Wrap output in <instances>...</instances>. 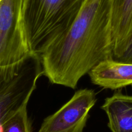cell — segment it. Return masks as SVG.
I'll return each instance as SVG.
<instances>
[{
  "label": "cell",
  "mask_w": 132,
  "mask_h": 132,
  "mask_svg": "<svg viewBox=\"0 0 132 132\" xmlns=\"http://www.w3.org/2000/svg\"><path fill=\"white\" fill-rule=\"evenodd\" d=\"M86 0H22L25 36L40 56L69 30Z\"/></svg>",
  "instance_id": "7a4b0ae2"
},
{
  "label": "cell",
  "mask_w": 132,
  "mask_h": 132,
  "mask_svg": "<svg viewBox=\"0 0 132 132\" xmlns=\"http://www.w3.org/2000/svg\"><path fill=\"white\" fill-rule=\"evenodd\" d=\"M131 36L132 0H111V58L119 53Z\"/></svg>",
  "instance_id": "52a82bcc"
},
{
  "label": "cell",
  "mask_w": 132,
  "mask_h": 132,
  "mask_svg": "<svg viewBox=\"0 0 132 132\" xmlns=\"http://www.w3.org/2000/svg\"><path fill=\"white\" fill-rule=\"evenodd\" d=\"M96 102L93 90H78L58 111L44 119L38 132H83Z\"/></svg>",
  "instance_id": "5b68a950"
},
{
  "label": "cell",
  "mask_w": 132,
  "mask_h": 132,
  "mask_svg": "<svg viewBox=\"0 0 132 132\" xmlns=\"http://www.w3.org/2000/svg\"><path fill=\"white\" fill-rule=\"evenodd\" d=\"M88 74L93 84L118 89L132 84V63L107 60L98 63Z\"/></svg>",
  "instance_id": "8992f818"
},
{
  "label": "cell",
  "mask_w": 132,
  "mask_h": 132,
  "mask_svg": "<svg viewBox=\"0 0 132 132\" xmlns=\"http://www.w3.org/2000/svg\"><path fill=\"white\" fill-rule=\"evenodd\" d=\"M30 53L23 21L22 0H0V75Z\"/></svg>",
  "instance_id": "3957f363"
},
{
  "label": "cell",
  "mask_w": 132,
  "mask_h": 132,
  "mask_svg": "<svg viewBox=\"0 0 132 132\" xmlns=\"http://www.w3.org/2000/svg\"><path fill=\"white\" fill-rule=\"evenodd\" d=\"M102 109L108 118L112 132H132V95L115 93L106 98Z\"/></svg>",
  "instance_id": "ba28073f"
},
{
  "label": "cell",
  "mask_w": 132,
  "mask_h": 132,
  "mask_svg": "<svg viewBox=\"0 0 132 132\" xmlns=\"http://www.w3.org/2000/svg\"><path fill=\"white\" fill-rule=\"evenodd\" d=\"M111 60L122 63H132V36Z\"/></svg>",
  "instance_id": "30bf717a"
},
{
  "label": "cell",
  "mask_w": 132,
  "mask_h": 132,
  "mask_svg": "<svg viewBox=\"0 0 132 132\" xmlns=\"http://www.w3.org/2000/svg\"><path fill=\"white\" fill-rule=\"evenodd\" d=\"M111 0H86L69 30L41 56L44 75L75 89L82 77L111 59Z\"/></svg>",
  "instance_id": "6da1fadb"
},
{
  "label": "cell",
  "mask_w": 132,
  "mask_h": 132,
  "mask_svg": "<svg viewBox=\"0 0 132 132\" xmlns=\"http://www.w3.org/2000/svg\"><path fill=\"white\" fill-rule=\"evenodd\" d=\"M27 106L24 104L3 122V132H31Z\"/></svg>",
  "instance_id": "9c48e42d"
},
{
  "label": "cell",
  "mask_w": 132,
  "mask_h": 132,
  "mask_svg": "<svg viewBox=\"0 0 132 132\" xmlns=\"http://www.w3.org/2000/svg\"><path fill=\"white\" fill-rule=\"evenodd\" d=\"M44 75L41 58L31 53L23 60L18 72L0 81V123L28 104L36 87L38 80Z\"/></svg>",
  "instance_id": "277c9868"
}]
</instances>
